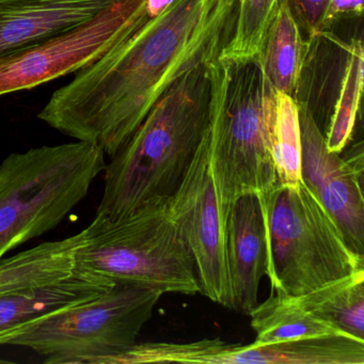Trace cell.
<instances>
[{
  "mask_svg": "<svg viewBox=\"0 0 364 364\" xmlns=\"http://www.w3.org/2000/svg\"><path fill=\"white\" fill-rule=\"evenodd\" d=\"M349 43L330 31L306 40L304 61L294 100L308 112L325 136L340 91Z\"/></svg>",
  "mask_w": 364,
  "mask_h": 364,
  "instance_id": "5bb4252c",
  "label": "cell"
},
{
  "mask_svg": "<svg viewBox=\"0 0 364 364\" xmlns=\"http://www.w3.org/2000/svg\"><path fill=\"white\" fill-rule=\"evenodd\" d=\"M225 255L229 274L230 309L250 314L259 304V287L266 274L265 225L257 196L240 198L223 225Z\"/></svg>",
  "mask_w": 364,
  "mask_h": 364,
  "instance_id": "7c38bea8",
  "label": "cell"
},
{
  "mask_svg": "<svg viewBox=\"0 0 364 364\" xmlns=\"http://www.w3.org/2000/svg\"><path fill=\"white\" fill-rule=\"evenodd\" d=\"M0 363H9V361H6V360H0Z\"/></svg>",
  "mask_w": 364,
  "mask_h": 364,
  "instance_id": "d4e9b609",
  "label": "cell"
},
{
  "mask_svg": "<svg viewBox=\"0 0 364 364\" xmlns=\"http://www.w3.org/2000/svg\"><path fill=\"white\" fill-rule=\"evenodd\" d=\"M167 208L193 255L200 293L230 309L223 223L208 164L205 131L178 188L167 200Z\"/></svg>",
  "mask_w": 364,
  "mask_h": 364,
  "instance_id": "30bf717a",
  "label": "cell"
},
{
  "mask_svg": "<svg viewBox=\"0 0 364 364\" xmlns=\"http://www.w3.org/2000/svg\"><path fill=\"white\" fill-rule=\"evenodd\" d=\"M208 65L182 76L110 157L95 217L123 218L148 204L167 201L178 188L208 122Z\"/></svg>",
  "mask_w": 364,
  "mask_h": 364,
  "instance_id": "7a4b0ae2",
  "label": "cell"
},
{
  "mask_svg": "<svg viewBox=\"0 0 364 364\" xmlns=\"http://www.w3.org/2000/svg\"><path fill=\"white\" fill-rule=\"evenodd\" d=\"M105 167L101 149L76 140L8 155L0 164V259L56 229Z\"/></svg>",
  "mask_w": 364,
  "mask_h": 364,
  "instance_id": "277c9868",
  "label": "cell"
},
{
  "mask_svg": "<svg viewBox=\"0 0 364 364\" xmlns=\"http://www.w3.org/2000/svg\"><path fill=\"white\" fill-rule=\"evenodd\" d=\"M341 333L364 341V270L297 297Z\"/></svg>",
  "mask_w": 364,
  "mask_h": 364,
  "instance_id": "e0dca14e",
  "label": "cell"
},
{
  "mask_svg": "<svg viewBox=\"0 0 364 364\" xmlns=\"http://www.w3.org/2000/svg\"><path fill=\"white\" fill-rule=\"evenodd\" d=\"M146 4L120 0L68 33L0 57V97L88 67L149 16Z\"/></svg>",
  "mask_w": 364,
  "mask_h": 364,
  "instance_id": "9c48e42d",
  "label": "cell"
},
{
  "mask_svg": "<svg viewBox=\"0 0 364 364\" xmlns=\"http://www.w3.org/2000/svg\"><path fill=\"white\" fill-rule=\"evenodd\" d=\"M208 157L225 225L240 198L264 199L278 184L272 152L278 92L261 57H219L208 65Z\"/></svg>",
  "mask_w": 364,
  "mask_h": 364,
  "instance_id": "3957f363",
  "label": "cell"
},
{
  "mask_svg": "<svg viewBox=\"0 0 364 364\" xmlns=\"http://www.w3.org/2000/svg\"><path fill=\"white\" fill-rule=\"evenodd\" d=\"M76 251L82 267L114 282L133 283L161 293H200L191 250L168 213L155 202L117 220L95 217L82 231Z\"/></svg>",
  "mask_w": 364,
  "mask_h": 364,
  "instance_id": "8992f818",
  "label": "cell"
},
{
  "mask_svg": "<svg viewBox=\"0 0 364 364\" xmlns=\"http://www.w3.org/2000/svg\"><path fill=\"white\" fill-rule=\"evenodd\" d=\"M73 236L0 259V336L48 313L95 299L114 281L82 267Z\"/></svg>",
  "mask_w": 364,
  "mask_h": 364,
  "instance_id": "ba28073f",
  "label": "cell"
},
{
  "mask_svg": "<svg viewBox=\"0 0 364 364\" xmlns=\"http://www.w3.org/2000/svg\"><path fill=\"white\" fill-rule=\"evenodd\" d=\"M164 294L133 283L114 282L95 299L48 313L0 336L43 355L46 364H105L137 343Z\"/></svg>",
  "mask_w": 364,
  "mask_h": 364,
  "instance_id": "52a82bcc",
  "label": "cell"
},
{
  "mask_svg": "<svg viewBox=\"0 0 364 364\" xmlns=\"http://www.w3.org/2000/svg\"><path fill=\"white\" fill-rule=\"evenodd\" d=\"M172 3H173V0H146V12H148L149 16H157Z\"/></svg>",
  "mask_w": 364,
  "mask_h": 364,
  "instance_id": "cb8c5ba5",
  "label": "cell"
},
{
  "mask_svg": "<svg viewBox=\"0 0 364 364\" xmlns=\"http://www.w3.org/2000/svg\"><path fill=\"white\" fill-rule=\"evenodd\" d=\"M306 40L287 0H280L264 42L261 63L277 92L294 97L301 72Z\"/></svg>",
  "mask_w": 364,
  "mask_h": 364,
  "instance_id": "9a60e30c",
  "label": "cell"
},
{
  "mask_svg": "<svg viewBox=\"0 0 364 364\" xmlns=\"http://www.w3.org/2000/svg\"><path fill=\"white\" fill-rule=\"evenodd\" d=\"M228 344L220 338H204L187 343L137 342L121 353L117 361L120 364H218Z\"/></svg>",
  "mask_w": 364,
  "mask_h": 364,
  "instance_id": "44dd1931",
  "label": "cell"
},
{
  "mask_svg": "<svg viewBox=\"0 0 364 364\" xmlns=\"http://www.w3.org/2000/svg\"><path fill=\"white\" fill-rule=\"evenodd\" d=\"M301 178L336 221L349 246L364 255L363 148L360 142L342 159L326 146L312 117L299 109Z\"/></svg>",
  "mask_w": 364,
  "mask_h": 364,
  "instance_id": "8fae6325",
  "label": "cell"
},
{
  "mask_svg": "<svg viewBox=\"0 0 364 364\" xmlns=\"http://www.w3.org/2000/svg\"><path fill=\"white\" fill-rule=\"evenodd\" d=\"M278 185L296 186L301 182V133L299 109L291 95L278 92L272 144Z\"/></svg>",
  "mask_w": 364,
  "mask_h": 364,
  "instance_id": "d6986e66",
  "label": "cell"
},
{
  "mask_svg": "<svg viewBox=\"0 0 364 364\" xmlns=\"http://www.w3.org/2000/svg\"><path fill=\"white\" fill-rule=\"evenodd\" d=\"M363 42L361 38H353L342 84L325 134L326 146L330 152L340 154L353 137L363 91Z\"/></svg>",
  "mask_w": 364,
  "mask_h": 364,
  "instance_id": "ac0fdd59",
  "label": "cell"
},
{
  "mask_svg": "<svg viewBox=\"0 0 364 364\" xmlns=\"http://www.w3.org/2000/svg\"><path fill=\"white\" fill-rule=\"evenodd\" d=\"M249 316L257 334V344L341 333L333 326L309 312L297 298L282 294H272L265 301L257 304Z\"/></svg>",
  "mask_w": 364,
  "mask_h": 364,
  "instance_id": "2e32d148",
  "label": "cell"
},
{
  "mask_svg": "<svg viewBox=\"0 0 364 364\" xmlns=\"http://www.w3.org/2000/svg\"><path fill=\"white\" fill-rule=\"evenodd\" d=\"M364 0H329L321 24V31H330L342 21L361 18Z\"/></svg>",
  "mask_w": 364,
  "mask_h": 364,
  "instance_id": "603a6c76",
  "label": "cell"
},
{
  "mask_svg": "<svg viewBox=\"0 0 364 364\" xmlns=\"http://www.w3.org/2000/svg\"><path fill=\"white\" fill-rule=\"evenodd\" d=\"M280 0H237L235 25L221 58L251 59L261 57L270 24Z\"/></svg>",
  "mask_w": 364,
  "mask_h": 364,
  "instance_id": "ffe728a7",
  "label": "cell"
},
{
  "mask_svg": "<svg viewBox=\"0 0 364 364\" xmlns=\"http://www.w3.org/2000/svg\"><path fill=\"white\" fill-rule=\"evenodd\" d=\"M287 3L304 40L321 31L329 0H287Z\"/></svg>",
  "mask_w": 364,
  "mask_h": 364,
  "instance_id": "7402d4cb",
  "label": "cell"
},
{
  "mask_svg": "<svg viewBox=\"0 0 364 364\" xmlns=\"http://www.w3.org/2000/svg\"><path fill=\"white\" fill-rule=\"evenodd\" d=\"M266 238V276L274 293L297 298L364 270L340 225L304 181L277 186L259 200Z\"/></svg>",
  "mask_w": 364,
  "mask_h": 364,
  "instance_id": "5b68a950",
  "label": "cell"
},
{
  "mask_svg": "<svg viewBox=\"0 0 364 364\" xmlns=\"http://www.w3.org/2000/svg\"><path fill=\"white\" fill-rule=\"evenodd\" d=\"M120 0H0V57L68 33Z\"/></svg>",
  "mask_w": 364,
  "mask_h": 364,
  "instance_id": "4fadbf2b",
  "label": "cell"
},
{
  "mask_svg": "<svg viewBox=\"0 0 364 364\" xmlns=\"http://www.w3.org/2000/svg\"><path fill=\"white\" fill-rule=\"evenodd\" d=\"M237 0H173L53 93L38 118L112 157L182 76L231 39Z\"/></svg>",
  "mask_w": 364,
  "mask_h": 364,
  "instance_id": "6da1fadb",
  "label": "cell"
}]
</instances>
